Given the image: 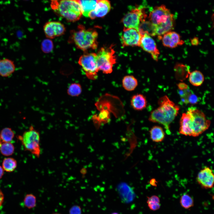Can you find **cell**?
<instances>
[{
    "mask_svg": "<svg viewBox=\"0 0 214 214\" xmlns=\"http://www.w3.org/2000/svg\"><path fill=\"white\" fill-rule=\"evenodd\" d=\"M82 89L80 84L74 83L71 84L67 89V92L70 96L72 97H78L82 92Z\"/></svg>",
    "mask_w": 214,
    "mask_h": 214,
    "instance_id": "cell-27",
    "label": "cell"
},
{
    "mask_svg": "<svg viewBox=\"0 0 214 214\" xmlns=\"http://www.w3.org/2000/svg\"><path fill=\"white\" fill-rule=\"evenodd\" d=\"M156 182L155 180L154 179H152L150 181V183L153 186H155L156 185Z\"/></svg>",
    "mask_w": 214,
    "mask_h": 214,
    "instance_id": "cell-40",
    "label": "cell"
},
{
    "mask_svg": "<svg viewBox=\"0 0 214 214\" xmlns=\"http://www.w3.org/2000/svg\"><path fill=\"white\" fill-rule=\"evenodd\" d=\"M115 53L112 45L100 48L96 54L99 70L106 74L112 72L113 65L116 62Z\"/></svg>",
    "mask_w": 214,
    "mask_h": 214,
    "instance_id": "cell-7",
    "label": "cell"
},
{
    "mask_svg": "<svg viewBox=\"0 0 214 214\" xmlns=\"http://www.w3.org/2000/svg\"><path fill=\"white\" fill-rule=\"evenodd\" d=\"M140 47L150 54L154 60L158 61L160 52L155 41L150 36L146 34L142 35Z\"/></svg>",
    "mask_w": 214,
    "mask_h": 214,
    "instance_id": "cell-13",
    "label": "cell"
},
{
    "mask_svg": "<svg viewBox=\"0 0 214 214\" xmlns=\"http://www.w3.org/2000/svg\"><path fill=\"white\" fill-rule=\"evenodd\" d=\"M52 1H57L58 0H51Z\"/></svg>",
    "mask_w": 214,
    "mask_h": 214,
    "instance_id": "cell-43",
    "label": "cell"
},
{
    "mask_svg": "<svg viewBox=\"0 0 214 214\" xmlns=\"http://www.w3.org/2000/svg\"><path fill=\"white\" fill-rule=\"evenodd\" d=\"M43 30L46 37L50 39L64 34L66 29L64 25L60 22L51 21L45 24Z\"/></svg>",
    "mask_w": 214,
    "mask_h": 214,
    "instance_id": "cell-11",
    "label": "cell"
},
{
    "mask_svg": "<svg viewBox=\"0 0 214 214\" xmlns=\"http://www.w3.org/2000/svg\"><path fill=\"white\" fill-rule=\"evenodd\" d=\"M142 35L135 29L124 27L120 36L122 46H140Z\"/></svg>",
    "mask_w": 214,
    "mask_h": 214,
    "instance_id": "cell-10",
    "label": "cell"
},
{
    "mask_svg": "<svg viewBox=\"0 0 214 214\" xmlns=\"http://www.w3.org/2000/svg\"><path fill=\"white\" fill-rule=\"evenodd\" d=\"M17 166V161L13 158H6L3 160L2 167L4 170L7 172H11L13 171Z\"/></svg>",
    "mask_w": 214,
    "mask_h": 214,
    "instance_id": "cell-24",
    "label": "cell"
},
{
    "mask_svg": "<svg viewBox=\"0 0 214 214\" xmlns=\"http://www.w3.org/2000/svg\"><path fill=\"white\" fill-rule=\"evenodd\" d=\"M59 214L56 213V214Z\"/></svg>",
    "mask_w": 214,
    "mask_h": 214,
    "instance_id": "cell-45",
    "label": "cell"
},
{
    "mask_svg": "<svg viewBox=\"0 0 214 214\" xmlns=\"http://www.w3.org/2000/svg\"><path fill=\"white\" fill-rule=\"evenodd\" d=\"M51 5L58 14L69 22L78 20L82 15L80 0L52 1Z\"/></svg>",
    "mask_w": 214,
    "mask_h": 214,
    "instance_id": "cell-5",
    "label": "cell"
},
{
    "mask_svg": "<svg viewBox=\"0 0 214 214\" xmlns=\"http://www.w3.org/2000/svg\"><path fill=\"white\" fill-rule=\"evenodd\" d=\"M109 112L106 110H102L99 114L93 117L94 122L96 123H107L110 119Z\"/></svg>",
    "mask_w": 214,
    "mask_h": 214,
    "instance_id": "cell-26",
    "label": "cell"
},
{
    "mask_svg": "<svg viewBox=\"0 0 214 214\" xmlns=\"http://www.w3.org/2000/svg\"><path fill=\"white\" fill-rule=\"evenodd\" d=\"M15 66L13 62L7 59L0 60V75L7 77L14 72Z\"/></svg>",
    "mask_w": 214,
    "mask_h": 214,
    "instance_id": "cell-15",
    "label": "cell"
},
{
    "mask_svg": "<svg viewBox=\"0 0 214 214\" xmlns=\"http://www.w3.org/2000/svg\"><path fill=\"white\" fill-rule=\"evenodd\" d=\"M4 200V195L0 189V207L2 206Z\"/></svg>",
    "mask_w": 214,
    "mask_h": 214,
    "instance_id": "cell-38",
    "label": "cell"
},
{
    "mask_svg": "<svg viewBox=\"0 0 214 214\" xmlns=\"http://www.w3.org/2000/svg\"><path fill=\"white\" fill-rule=\"evenodd\" d=\"M188 76L190 83L195 86H201L204 81L203 74L200 71L197 70L190 72Z\"/></svg>",
    "mask_w": 214,
    "mask_h": 214,
    "instance_id": "cell-20",
    "label": "cell"
},
{
    "mask_svg": "<svg viewBox=\"0 0 214 214\" xmlns=\"http://www.w3.org/2000/svg\"><path fill=\"white\" fill-rule=\"evenodd\" d=\"M14 132L10 128H5L0 132V139L2 142H10L14 136Z\"/></svg>",
    "mask_w": 214,
    "mask_h": 214,
    "instance_id": "cell-25",
    "label": "cell"
},
{
    "mask_svg": "<svg viewBox=\"0 0 214 214\" xmlns=\"http://www.w3.org/2000/svg\"><path fill=\"white\" fill-rule=\"evenodd\" d=\"M69 214H81V211L80 207L78 205H74L70 209Z\"/></svg>",
    "mask_w": 214,
    "mask_h": 214,
    "instance_id": "cell-35",
    "label": "cell"
},
{
    "mask_svg": "<svg viewBox=\"0 0 214 214\" xmlns=\"http://www.w3.org/2000/svg\"><path fill=\"white\" fill-rule=\"evenodd\" d=\"M181 100L183 103L186 104H195L198 101L197 97L190 89L184 93L181 97Z\"/></svg>",
    "mask_w": 214,
    "mask_h": 214,
    "instance_id": "cell-23",
    "label": "cell"
},
{
    "mask_svg": "<svg viewBox=\"0 0 214 214\" xmlns=\"http://www.w3.org/2000/svg\"><path fill=\"white\" fill-rule=\"evenodd\" d=\"M98 33L92 28L86 29L82 25L70 32L69 43L85 52L89 49H95L98 46Z\"/></svg>",
    "mask_w": 214,
    "mask_h": 214,
    "instance_id": "cell-4",
    "label": "cell"
},
{
    "mask_svg": "<svg viewBox=\"0 0 214 214\" xmlns=\"http://www.w3.org/2000/svg\"><path fill=\"white\" fill-rule=\"evenodd\" d=\"M111 214H119L117 213L114 212V213H112Z\"/></svg>",
    "mask_w": 214,
    "mask_h": 214,
    "instance_id": "cell-41",
    "label": "cell"
},
{
    "mask_svg": "<svg viewBox=\"0 0 214 214\" xmlns=\"http://www.w3.org/2000/svg\"><path fill=\"white\" fill-rule=\"evenodd\" d=\"M24 0V1H27V0Z\"/></svg>",
    "mask_w": 214,
    "mask_h": 214,
    "instance_id": "cell-44",
    "label": "cell"
},
{
    "mask_svg": "<svg viewBox=\"0 0 214 214\" xmlns=\"http://www.w3.org/2000/svg\"><path fill=\"white\" fill-rule=\"evenodd\" d=\"M148 18L154 27L155 36H161L174 28V15L164 5L155 7L150 12Z\"/></svg>",
    "mask_w": 214,
    "mask_h": 214,
    "instance_id": "cell-3",
    "label": "cell"
},
{
    "mask_svg": "<svg viewBox=\"0 0 214 214\" xmlns=\"http://www.w3.org/2000/svg\"><path fill=\"white\" fill-rule=\"evenodd\" d=\"M210 123V120L207 119L203 112L191 107L182 114L179 133L185 136L197 137L208 129Z\"/></svg>",
    "mask_w": 214,
    "mask_h": 214,
    "instance_id": "cell-1",
    "label": "cell"
},
{
    "mask_svg": "<svg viewBox=\"0 0 214 214\" xmlns=\"http://www.w3.org/2000/svg\"><path fill=\"white\" fill-rule=\"evenodd\" d=\"M1 143H2V142H1V139H0V145H1Z\"/></svg>",
    "mask_w": 214,
    "mask_h": 214,
    "instance_id": "cell-42",
    "label": "cell"
},
{
    "mask_svg": "<svg viewBox=\"0 0 214 214\" xmlns=\"http://www.w3.org/2000/svg\"><path fill=\"white\" fill-rule=\"evenodd\" d=\"M159 39L161 40L163 45L165 47L174 48L177 46L172 41L169 32L164 34L160 36H158Z\"/></svg>",
    "mask_w": 214,
    "mask_h": 214,
    "instance_id": "cell-32",
    "label": "cell"
},
{
    "mask_svg": "<svg viewBox=\"0 0 214 214\" xmlns=\"http://www.w3.org/2000/svg\"><path fill=\"white\" fill-rule=\"evenodd\" d=\"M82 15L88 17L89 12L95 9L97 0H80Z\"/></svg>",
    "mask_w": 214,
    "mask_h": 214,
    "instance_id": "cell-21",
    "label": "cell"
},
{
    "mask_svg": "<svg viewBox=\"0 0 214 214\" xmlns=\"http://www.w3.org/2000/svg\"><path fill=\"white\" fill-rule=\"evenodd\" d=\"M196 179L198 183L202 188L208 189L212 188L214 182V175L212 170L209 167H205L199 172Z\"/></svg>",
    "mask_w": 214,
    "mask_h": 214,
    "instance_id": "cell-12",
    "label": "cell"
},
{
    "mask_svg": "<svg viewBox=\"0 0 214 214\" xmlns=\"http://www.w3.org/2000/svg\"><path fill=\"white\" fill-rule=\"evenodd\" d=\"M191 43L193 45H197L199 43L198 38L196 37H194L191 39Z\"/></svg>",
    "mask_w": 214,
    "mask_h": 214,
    "instance_id": "cell-37",
    "label": "cell"
},
{
    "mask_svg": "<svg viewBox=\"0 0 214 214\" xmlns=\"http://www.w3.org/2000/svg\"><path fill=\"white\" fill-rule=\"evenodd\" d=\"M179 90H183L189 88L188 86L184 82H180L177 84Z\"/></svg>",
    "mask_w": 214,
    "mask_h": 214,
    "instance_id": "cell-36",
    "label": "cell"
},
{
    "mask_svg": "<svg viewBox=\"0 0 214 214\" xmlns=\"http://www.w3.org/2000/svg\"><path fill=\"white\" fill-rule=\"evenodd\" d=\"M150 138L153 142H159L164 139L165 134L163 128L159 126L152 127L150 130Z\"/></svg>",
    "mask_w": 214,
    "mask_h": 214,
    "instance_id": "cell-18",
    "label": "cell"
},
{
    "mask_svg": "<svg viewBox=\"0 0 214 214\" xmlns=\"http://www.w3.org/2000/svg\"><path fill=\"white\" fill-rule=\"evenodd\" d=\"M180 203L182 207L187 209L193 206L194 205V201L192 197L185 193L181 196Z\"/></svg>",
    "mask_w": 214,
    "mask_h": 214,
    "instance_id": "cell-30",
    "label": "cell"
},
{
    "mask_svg": "<svg viewBox=\"0 0 214 214\" xmlns=\"http://www.w3.org/2000/svg\"><path fill=\"white\" fill-rule=\"evenodd\" d=\"M111 7L110 2L108 0L97 1L95 8L89 12L88 17L92 19L96 17H103L109 11Z\"/></svg>",
    "mask_w": 214,
    "mask_h": 214,
    "instance_id": "cell-14",
    "label": "cell"
},
{
    "mask_svg": "<svg viewBox=\"0 0 214 214\" xmlns=\"http://www.w3.org/2000/svg\"><path fill=\"white\" fill-rule=\"evenodd\" d=\"M36 199L32 194H26L24 199V204L26 207L29 209L34 207L36 206Z\"/></svg>",
    "mask_w": 214,
    "mask_h": 214,
    "instance_id": "cell-31",
    "label": "cell"
},
{
    "mask_svg": "<svg viewBox=\"0 0 214 214\" xmlns=\"http://www.w3.org/2000/svg\"><path fill=\"white\" fill-rule=\"evenodd\" d=\"M169 32L172 41L177 46L182 45L184 43V41L181 39L178 33L171 31Z\"/></svg>",
    "mask_w": 214,
    "mask_h": 214,
    "instance_id": "cell-34",
    "label": "cell"
},
{
    "mask_svg": "<svg viewBox=\"0 0 214 214\" xmlns=\"http://www.w3.org/2000/svg\"><path fill=\"white\" fill-rule=\"evenodd\" d=\"M146 97L142 94H137L133 95L130 100V105L135 110L141 111L144 109L147 105Z\"/></svg>",
    "mask_w": 214,
    "mask_h": 214,
    "instance_id": "cell-17",
    "label": "cell"
},
{
    "mask_svg": "<svg viewBox=\"0 0 214 214\" xmlns=\"http://www.w3.org/2000/svg\"><path fill=\"white\" fill-rule=\"evenodd\" d=\"M4 173V170L2 167L0 166V179L3 176Z\"/></svg>",
    "mask_w": 214,
    "mask_h": 214,
    "instance_id": "cell-39",
    "label": "cell"
},
{
    "mask_svg": "<svg viewBox=\"0 0 214 214\" xmlns=\"http://www.w3.org/2000/svg\"><path fill=\"white\" fill-rule=\"evenodd\" d=\"M18 138L25 150L29 151L37 158L40 157L41 152L40 135L32 126H31L22 136H18Z\"/></svg>",
    "mask_w": 214,
    "mask_h": 214,
    "instance_id": "cell-6",
    "label": "cell"
},
{
    "mask_svg": "<svg viewBox=\"0 0 214 214\" xmlns=\"http://www.w3.org/2000/svg\"><path fill=\"white\" fill-rule=\"evenodd\" d=\"M2 143L0 146V151L1 154L6 156L12 155L15 150L13 145L10 142Z\"/></svg>",
    "mask_w": 214,
    "mask_h": 214,
    "instance_id": "cell-28",
    "label": "cell"
},
{
    "mask_svg": "<svg viewBox=\"0 0 214 214\" xmlns=\"http://www.w3.org/2000/svg\"><path fill=\"white\" fill-rule=\"evenodd\" d=\"M138 85L137 79L133 76L128 75L124 76L122 80V85L126 90L131 91L134 90Z\"/></svg>",
    "mask_w": 214,
    "mask_h": 214,
    "instance_id": "cell-19",
    "label": "cell"
},
{
    "mask_svg": "<svg viewBox=\"0 0 214 214\" xmlns=\"http://www.w3.org/2000/svg\"><path fill=\"white\" fill-rule=\"evenodd\" d=\"M158 103V107L151 112L148 119L162 125L169 132L170 125L178 115L180 107L166 95L159 98Z\"/></svg>",
    "mask_w": 214,
    "mask_h": 214,
    "instance_id": "cell-2",
    "label": "cell"
},
{
    "mask_svg": "<svg viewBox=\"0 0 214 214\" xmlns=\"http://www.w3.org/2000/svg\"><path fill=\"white\" fill-rule=\"evenodd\" d=\"M174 69L176 79L181 81L187 78L190 73V67L181 63H177Z\"/></svg>",
    "mask_w": 214,
    "mask_h": 214,
    "instance_id": "cell-16",
    "label": "cell"
},
{
    "mask_svg": "<svg viewBox=\"0 0 214 214\" xmlns=\"http://www.w3.org/2000/svg\"><path fill=\"white\" fill-rule=\"evenodd\" d=\"M147 16L144 9L139 7L132 9L127 13L121 21L124 27L133 28L138 30L140 23L146 21Z\"/></svg>",
    "mask_w": 214,
    "mask_h": 214,
    "instance_id": "cell-9",
    "label": "cell"
},
{
    "mask_svg": "<svg viewBox=\"0 0 214 214\" xmlns=\"http://www.w3.org/2000/svg\"><path fill=\"white\" fill-rule=\"evenodd\" d=\"M54 48L53 42L49 39L43 40L41 44V48L43 51L45 53H48L52 51Z\"/></svg>",
    "mask_w": 214,
    "mask_h": 214,
    "instance_id": "cell-33",
    "label": "cell"
},
{
    "mask_svg": "<svg viewBox=\"0 0 214 214\" xmlns=\"http://www.w3.org/2000/svg\"><path fill=\"white\" fill-rule=\"evenodd\" d=\"M147 203L150 209L153 211L157 210L160 207V199L156 195H154L150 197H147Z\"/></svg>",
    "mask_w": 214,
    "mask_h": 214,
    "instance_id": "cell-29",
    "label": "cell"
},
{
    "mask_svg": "<svg viewBox=\"0 0 214 214\" xmlns=\"http://www.w3.org/2000/svg\"><path fill=\"white\" fill-rule=\"evenodd\" d=\"M138 30L142 34H146L150 36H155L154 27L149 21H145L141 22Z\"/></svg>",
    "mask_w": 214,
    "mask_h": 214,
    "instance_id": "cell-22",
    "label": "cell"
},
{
    "mask_svg": "<svg viewBox=\"0 0 214 214\" xmlns=\"http://www.w3.org/2000/svg\"><path fill=\"white\" fill-rule=\"evenodd\" d=\"M78 63L88 78L91 80L97 78L99 69L96 54L85 52L79 57Z\"/></svg>",
    "mask_w": 214,
    "mask_h": 214,
    "instance_id": "cell-8",
    "label": "cell"
}]
</instances>
